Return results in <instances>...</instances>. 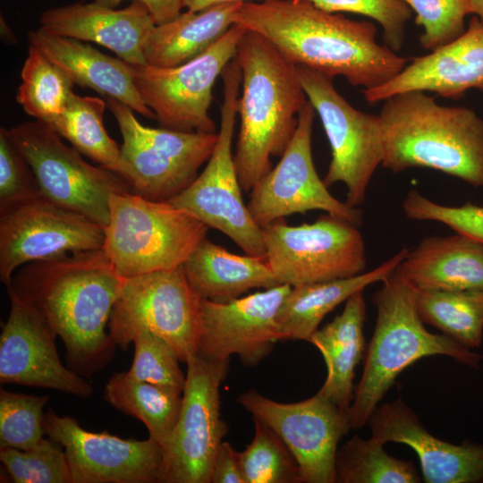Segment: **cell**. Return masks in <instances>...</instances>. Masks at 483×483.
I'll list each match as a JSON object with an SVG mask.
<instances>
[{"instance_id": "52a82bcc", "label": "cell", "mask_w": 483, "mask_h": 483, "mask_svg": "<svg viewBox=\"0 0 483 483\" xmlns=\"http://www.w3.org/2000/svg\"><path fill=\"white\" fill-rule=\"evenodd\" d=\"M221 75L224 99L214 150L203 171L168 201L187 210L208 228L228 236L244 253L265 256L262 227L242 199L232 150L242 84V72L235 57Z\"/></svg>"}, {"instance_id": "ee69618b", "label": "cell", "mask_w": 483, "mask_h": 483, "mask_svg": "<svg viewBox=\"0 0 483 483\" xmlns=\"http://www.w3.org/2000/svg\"><path fill=\"white\" fill-rule=\"evenodd\" d=\"M108 7L114 8L124 0H93ZM143 4L150 13L156 24L171 21L182 13V0H132Z\"/></svg>"}, {"instance_id": "f546056e", "label": "cell", "mask_w": 483, "mask_h": 483, "mask_svg": "<svg viewBox=\"0 0 483 483\" xmlns=\"http://www.w3.org/2000/svg\"><path fill=\"white\" fill-rule=\"evenodd\" d=\"M182 394L116 373L105 386L104 399L114 409L140 420L163 452L167 447L180 414Z\"/></svg>"}, {"instance_id": "44dd1931", "label": "cell", "mask_w": 483, "mask_h": 483, "mask_svg": "<svg viewBox=\"0 0 483 483\" xmlns=\"http://www.w3.org/2000/svg\"><path fill=\"white\" fill-rule=\"evenodd\" d=\"M368 424L372 439L404 444L415 451L424 482L483 483V445H455L431 435L401 397L377 406Z\"/></svg>"}, {"instance_id": "d4e9b609", "label": "cell", "mask_w": 483, "mask_h": 483, "mask_svg": "<svg viewBox=\"0 0 483 483\" xmlns=\"http://www.w3.org/2000/svg\"><path fill=\"white\" fill-rule=\"evenodd\" d=\"M398 270L416 291H483V242L456 232L426 237Z\"/></svg>"}, {"instance_id": "30bf717a", "label": "cell", "mask_w": 483, "mask_h": 483, "mask_svg": "<svg viewBox=\"0 0 483 483\" xmlns=\"http://www.w3.org/2000/svg\"><path fill=\"white\" fill-rule=\"evenodd\" d=\"M9 132L31 166L41 194L103 227L109 221L111 196L133 191L120 174L85 161L45 123H22Z\"/></svg>"}, {"instance_id": "6da1fadb", "label": "cell", "mask_w": 483, "mask_h": 483, "mask_svg": "<svg viewBox=\"0 0 483 483\" xmlns=\"http://www.w3.org/2000/svg\"><path fill=\"white\" fill-rule=\"evenodd\" d=\"M123 280L99 249L26 264L6 288L62 339L71 369L91 376L114 356L106 327Z\"/></svg>"}, {"instance_id": "74e56055", "label": "cell", "mask_w": 483, "mask_h": 483, "mask_svg": "<svg viewBox=\"0 0 483 483\" xmlns=\"http://www.w3.org/2000/svg\"><path fill=\"white\" fill-rule=\"evenodd\" d=\"M134 355L127 375L182 394L186 376L182 372L176 353L171 346L149 331L137 334L133 340Z\"/></svg>"}, {"instance_id": "7dc6e473", "label": "cell", "mask_w": 483, "mask_h": 483, "mask_svg": "<svg viewBox=\"0 0 483 483\" xmlns=\"http://www.w3.org/2000/svg\"><path fill=\"white\" fill-rule=\"evenodd\" d=\"M1 34L4 35V39L8 40L10 43L13 40L15 41L14 36L3 18H1Z\"/></svg>"}, {"instance_id": "8d00e7d4", "label": "cell", "mask_w": 483, "mask_h": 483, "mask_svg": "<svg viewBox=\"0 0 483 483\" xmlns=\"http://www.w3.org/2000/svg\"><path fill=\"white\" fill-rule=\"evenodd\" d=\"M48 395L0 390V448L26 450L46 435L43 409Z\"/></svg>"}, {"instance_id": "1f68e13d", "label": "cell", "mask_w": 483, "mask_h": 483, "mask_svg": "<svg viewBox=\"0 0 483 483\" xmlns=\"http://www.w3.org/2000/svg\"><path fill=\"white\" fill-rule=\"evenodd\" d=\"M416 306L424 323L469 349L481 345L483 291H416Z\"/></svg>"}, {"instance_id": "f1b7e54d", "label": "cell", "mask_w": 483, "mask_h": 483, "mask_svg": "<svg viewBox=\"0 0 483 483\" xmlns=\"http://www.w3.org/2000/svg\"><path fill=\"white\" fill-rule=\"evenodd\" d=\"M242 3L228 2L197 12L187 10L157 24L145 46L146 63L173 67L197 57L234 24L235 13Z\"/></svg>"}, {"instance_id": "60d3db41", "label": "cell", "mask_w": 483, "mask_h": 483, "mask_svg": "<svg viewBox=\"0 0 483 483\" xmlns=\"http://www.w3.org/2000/svg\"><path fill=\"white\" fill-rule=\"evenodd\" d=\"M328 13L346 12L377 21L383 28L384 40L393 51H399L404 39V28L411 9L402 0H307Z\"/></svg>"}, {"instance_id": "7a4b0ae2", "label": "cell", "mask_w": 483, "mask_h": 483, "mask_svg": "<svg viewBox=\"0 0 483 483\" xmlns=\"http://www.w3.org/2000/svg\"><path fill=\"white\" fill-rule=\"evenodd\" d=\"M234 23L263 37L294 65L343 76L365 89L386 83L409 62L377 43L372 22L326 12L307 0L243 2Z\"/></svg>"}, {"instance_id": "9c48e42d", "label": "cell", "mask_w": 483, "mask_h": 483, "mask_svg": "<svg viewBox=\"0 0 483 483\" xmlns=\"http://www.w3.org/2000/svg\"><path fill=\"white\" fill-rule=\"evenodd\" d=\"M200 317L201 298L182 266L124 279L108 333L116 346L126 350L137 334L152 332L187 362L197 355Z\"/></svg>"}, {"instance_id": "b9f144b4", "label": "cell", "mask_w": 483, "mask_h": 483, "mask_svg": "<svg viewBox=\"0 0 483 483\" xmlns=\"http://www.w3.org/2000/svg\"><path fill=\"white\" fill-rule=\"evenodd\" d=\"M42 195L31 166L10 135L0 128V208Z\"/></svg>"}, {"instance_id": "277c9868", "label": "cell", "mask_w": 483, "mask_h": 483, "mask_svg": "<svg viewBox=\"0 0 483 483\" xmlns=\"http://www.w3.org/2000/svg\"><path fill=\"white\" fill-rule=\"evenodd\" d=\"M384 101L383 167L394 173L426 167L483 187V119L474 110L441 106L421 90Z\"/></svg>"}, {"instance_id": "f6af8a7d", "label": "cell", "mask_w": 483, "mask_h": 483, "mask_svg": "<svg viewBox=\"0 0 483 483\" xmlns=\"http://www.w3.org/2000/svg\"><path fill=\"white\" fill-rule=\"evenodd\" d=\"M263 0H182L183 8L197 12L212 5L228 3V2H258Z\"/></svg>"}, {"instance_id": "83f0119b", "label": "cell", "mask_w": 483, "mask_h": 483, "mask_svg": "<svg viewBox=\"0 0 483 483\" xmlns=\"http://www.w3.org/2000/svg\"><path fill=\"white\" fill-rule=\"evenodd\" d=\"M363 291L352 294L345 301L342 313L318 329L308 341L318 349L327 369L326 380L318 393L345 411H349L354 397L355 368L365 349Z\"/></svg>"}, {"instance_id": "484cf974", "label": "cell", "mask_w": 483, "mask_h": 483, "mask_svg": "<svg viewBox=\"0 0 483 483\" xmlns=\"http://www.w3.org/2000/svg\"><path fill=\"white\" fill-rule=\"evenodd\" d=\"M191 285L201 299L227 302L251 289L281 284L266 256L238 255L205 237L182 265Z\"/></svg>"}, {"instance_id": "7bdbcfd3", "label": "cell", "mask_w": 483, "mask_h": 483, "mask_svg": "<svg viewBox=\"0 0 483 483\" xmlns=\"http://www.w3.org/2000/svg\"><path fill=\"white\" fill-rule=\"evenodd\" d=\"M237 453L229 442L222 441L215 455L211 483H245Z\"/></svg>"}, {"instance_id": "5bb4252c", "label": "cell", "mask_w": 483, "mask_h": 483, "mask_svg": "<svg viewBox=\"0 0 483 483\" xmlns=\"http://www.w3.org/2000/svg\"><path fill=\"white\" fill-rule=\"evenodd\" d=\"M229 360H188L180 414L164 451L161 482L211 483L216 453L228 431L220 416V386Z\"/></svg>"}, {"instance_id": "d6a6232c", "label": "cell", "mask_w": 483, "mask_h": 483, "mask_svg": "<svg viewBox=\"0 0 483 483\" xmlns=\"http://www.w3.org/2000/svg\"><path fill=\"white\" fill-rule=\"evenodd\" d=\"M16 101L35 120L52 125L63 114L74 81L61 66L30 46L21 72Z\"/></svg>"}, {"instance_id": "4316f807", "label": "cell", "mask_w": 483, "mask_h": 483, "mask_svg": "<svg viewBox=\"0 0 483 483\" xmlns=\"http://www.w3.org/2000/svg\"><path fill=\"white\" fill-rule=\"evenodd\" d=\"M408 251L402 248L373 270L352 277L292 287L277 314L281 340L309 341L326 315L355 292L385 280L400 266Z\"/></svg>"}, {"instance_id": "3957f363", "label": "cell", "mask_w": 483, "mask_h": 483, "mask_svg": "<svg viewBox=\"0 0 483 483\" xmlns=\"http://www.w3.org/2000/svg\"><path fill=\"white\" fill-rule=\"evenodd\" d=\"M235 58L242 72L240 131L234 164L242 191H250L281 157L308 102L296 65L267 39L246 30Z\"/></svg>"}, {"instance_id": "d590c367", "label": "cell", "mask_w": 483, "mask_h": 483, "mask_svg": "<svg viewBox=\"0 0 483 483\" xmlns=\"http://www.w3.org/2000/svg\"><path fill=\"white\" fill-rule=\"evenodd\" d=\"M50 437L21 450L0 448V461L14 483H72L64 449Z\"/></svg>"}, {"instance_id": "e0dca14e", "label": "cell", "mask_w": 483, "mask_h": 483, "mask_svg": "<svg viewBox=\"0 0 483 483\" xmlns=\"http://www.w3.org/2000/svg\"><path fill=\"white\" fill-rule=\"evenodd\" d=\"M315 114L308 100L299 114L295 132L279 162L250 191L247 206L261 227L309 210L325 211L357 226L362 222L361 211L335 198L316 171L311 151Z\"/></svg>"}, {"instance_id": "7402d4cb", "label": "cell", "mask_w": 483, "mask_h": 483, "mask_svg": "<svg viewBox=\"0 0 483 483\" xmlns=\"http://www.w3.org/2000/svg\"><path fill=\"white\" fill-rule=\"evenodd\" d=\"M483 91V26L474 16L465 32L447 45L414 57L394 78L363 95L369 104L410 91H431L452 99L467 90Z\"/></svg>"}, {"instance_id": "8992f818", "label": "cell", "mask_w": 483, "mask_h": 483, "mask_svg": "<svg viewBox=\"0 0 483 483\" xmlns=\"http://www.w3.org/2000/svg\"><path fill=\"white\" fill-rule=\"evenodd\" d=\"M103 250L123 279L182 267L208 227L169 201L133 191L114 193Z\"/></svg>"}, {"instance_id": "7c38bea8", "label": "cell", "mask_w": 483, "mask_h": 483, "mask_svg": "<svg viewBox=\"0 0 483 483\" xmlns=\"http://www.w3.org/2000/svg\"><path fill=\"white\" fill-rule=\"evenodd\" d=\"M246 29L234 23L197 57L173 67L131 65L134 84L163 128L215 133L208 114L214 84L235 57Z\"/></svg>"}, {"instance_id": "e575fe53", "label": "cell", "mask_w": 483, "mask_h": 483, "mask_svg": "<svg viewBox=\"0 0 483 483\" xmlns=\"http://www.w3.org/2000/svg\"><path fill=\"white\" fill-rule=\"evenodd\" d=\"M254 427L252 441L237 453L245 483H301L298 463L283 440L258 419Z\"/></svg>"}, {"instance_id": "f35d334b", "label": "cell", "mask_w": 483, "mask_h": 483, "mask_svg": "<svg viewBox=\"0 0 483 483\" xmlns=\"http://www.w3.org/2000/svg\"><path fill=\"white\" fill-rule=\"evenodd\" d=\"M416 13L415 22L424 29L421 47L436 50L462 36L464 19L470 13L468 0H402Z\"/></svg>"}, {"instance_id": "2e32d148", "label": "cell", "mask_w": 483, "mask_h": 483, "mask_svg": "<svg viewBox=\"0 0 483 483\" xmlns=\"http://www.w3.org/2000/svg\"><path fill=\"white\" fill-rule=\"evenodd\" d=\"M237 402L283 440L298 463L301 482L335 483L338 443L351 429L349 411L318 392L284 403L250 390Z\"/></svg>"}, {"instance_id": "9a60e30c", "label": "cell", "mask_w": 483, "mask_h": 483, "mask_svg": "<svg viewBox=\"0 0 483 483\" xmlns=\"http://www.w3.org/2000/svg\"><path fill=\"white\" fill-rule=\"evenodd\" d=\"M104 227L39 195L0 208V280L34 261L103 249Z\"/></svg>"}, {"instance_id": "cb8c5ba5", "label": "cell", "mask_w": 483, "mask_h": 483, "mask_svg": "<svg viewBox=\"0 0 483 483\" xmlns=\"http://www.w3.org/2000/svg\"><path fill=\"white\" fill-rule=\"evenodd\" d=\"M31 46L64 68L74 83L114 98L148 119H156L134 84L131 64L105 55L72 38L50 34L40 28L28 32Z\"/></svg>"}, {"instance_id": "ab89813d", "label": "cell", "mask_w": 483, "mask_h": 483, "mask_svg": "<svg viewBox=\"0 0 483 483\" xmlns=\"http://www.w3.org/2000/svg\"><path fill=\"white\" fill-rule=\"evenodd\" d=\"M402 209L410 219L439 222L483 242V205L470 202L461 206L442 205L411 190L402 202Z\"/></svg>"}, {"instance_id": "4fadbf2b", "label": "cell", "mask_w": 483, "mask_h": 483, "mask_svg": "<svg viewBox=\"0 0 483 483\" xmlns=\"http://www.w3.org/2000/svg\"><path fill=\"white\" fill-rule=\"evenodd\" d=\"M296 69L331 148L332 157L323 182L327 187L343 182L347 190L346 204L358 208L383 161L379 116L351 106L335 88L333 78L301 65Z\"/></svg>"}, {"instance_id": "5b68a950", "label": "cell", "mask_w": 483, "mask_h": 483, "mask_svg": "<svg viewBox=\"0 0 483 483\" xmlns=\"http://www.w3.org/2000/svg\"><path fill=\"white\" fill-rule=\"evenodd\" d=\"M373 297L377 308L375 330L369 344L360 380L349 409L351 429L366 425L397 377L417 360L445 355L479 369V353L445 335L426 329L416 306V291L398 267Z\"/></svg>"}, {"instance_id": "bcb514c9", "label": "cell", "mask_w": 483, "mask_h": 483, "mask_svg": "<svg viewBox=\"0 0 483 483\" xmlns=\"http://www.w3.org/2000/svg\"><path fill=\"white\" fill-rule=\"evenodd\" d=\"M470 13L475 14L483 26V0H468Z\"/></svg>"}, {"instance_id": "ba28073f", "label": "cell", "mask_w": 483, "mask_h": 483, "mask_svg": "<svg viewBox=\"0 0 483 483\" xmlns=\"http://www.w3.org/2000/svg\"><path fill=\"white\" fill-rule=\"evenodd\" d=\"M106 99L123 137L119 174L133 191L148 199L168 201L186 189L209 159L217 133L147 127L128 106Z\"/></svg>"}, {"instance_id": "836d02e7", "label": "cell", "mask_w": 483, "mask_h": 483, "mask_svg": "<svg viewBox=\"0 0 483 483\" xmlns=\"http://www.w3.org/2000/svg\"><path fill=\"white\" fill-rule=\"evenodd\" d=\"M423 481L412 462L389 455L384 445L354 436L337 450L335 482L419 483Z\"/></svg>"}, {"instance_id": "d6986e66", "label": "cell", "mask_w": 483, "mask_h": 483, "mask_svg": "<svg viewBox=\"0 0 483 483\" xmlns=\"http://www.w3.org/2000/svg\"><path fill=\"white\" fill-rule=\"evenodd\" d=\"M291 288L279 284L227 302L201 299L197 354L210 360L235 354L245 366L258 365L281 340L277 314Z\"/></svg>"}, {"instance_id": "4dcf8cb0", "label": "cell", "mask_w": 483, "mask_h": 483, "mask_svg": "<svg viewBox=\"0 0 483 483\" xmlns=\"http://www.w3.org/2000/svg\"><path fill=\"white\" fill-rule=\"evenodd\" d=\"M106 106V101L100 97H81L73 92L51 127L78 152L119 174L121 147L105 128L103 116Z\"/></svg>"}, {"instance_id": "603a6c76", "label": "cell", "mask_w": 483, "mask_h": 483, "mask_svg": "<svg viewBox=\"0 0 483 483\" xmlns=\"http://www.w3.org/2000/svg\"><path fill=\"white\" fill-rule=\"evenodd\" d=\"M40 29L54 35L97 43L131 65L146 64L145 46L156 21L139 1L114 9L93 1L43 12Z\"/></svg>"}, {"instance_id": "ac0fdd59", "label": "cell", "mask_w": 483, "mask_h": 483, "mask_svg": "<svg viewBox=\"0 0 483 483\" xmlns=\"http://www.w3.org/2000/svg\"><path fill=\"white\" fill-rule=\"evenodd\" d=\"M46 435L64 449L72 483L161 482L164 452L152 437L122 438L81 428L70 416L45 413Z\"/></svg>"}, {"instance_id": "8fae6325", "label": "cell", "mask_w": 483, "mask_h": 483, "mask_svg": "<svg viewBox=\"0 0 483 483\" xmlns=\"http://www.w3.org/2000/svg\"><path fill=\"white\" fill-rule=\"evenodd\" d=\"M266 258L281 284L291 287L348 278L365 272V242L358 226L324 215L311 224L284 218L262 226Z\"/></svg>"}, {"instance_id": "ffe728a7", "label": "cell", "mask_w": 483, "mask_h": 483, "mask_svg": "<svg viewBox=\"0 0 483 483\" xmlns=\"http://www.w3.org/2000/svg\"><path fill=\"white\" fill-rule=\"evenodd\" d=\"M10 312L0 334V382L87 398L92 386L58 356L57 335L30 305L7 290Z\"/></svg>"}]
</instances>
